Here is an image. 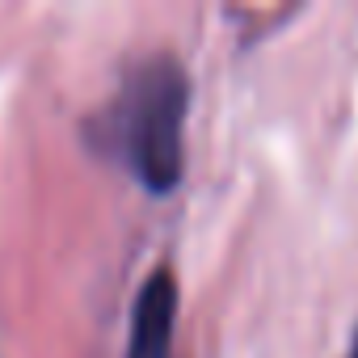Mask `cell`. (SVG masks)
Returning a JSON list of instances; mask_svg holds the SVG:
<instances>
[{
    "label": "cell",
    "mask_w": 358,
    "mask_h": 358,
    "mask_svg": "<svg viewBox=\"0 0 358 358\" xmlns=\"http://www.w3.org/2000/svg\"><path fill=\"white\" fill-rule=\"evenodd\" d=\"M173 316H177V282H173L169 270H156L143 282L139 299H135L127 358H169V350H173Z\"/></svg>",
    "instance_id": "7a4b0ae2"
},
{
    "label": "cell",
    "mask_w": 358,
    "mask_h": 358,
    "mask_svg": "<svg viewBox=\"0 0 358 358\" xmlns=\"http://www.w3.org/2000/svg\"><path fill=\"white\" fill-rule=\"evenodd\" d=\"M186 72L177 59H148L122 89V152L139 182L156 194L182 177V122H186Z\"/></svg>",
    "instance_id": "6da1fadb"
}]
</instances>
